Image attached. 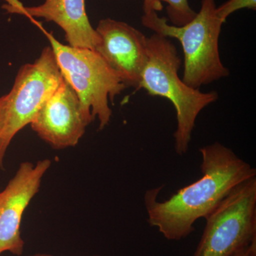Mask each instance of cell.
<instances>
[{"instance_id":"cell-1","label":"cell","mask_w":256,"mask_h":256,"mask_svg":"<svg viewBox=\"0 0 256 256\" xmlns=\"http://www.w3.org/2000/svg\"><path fill=\"white\" fill-rule=\"evenodd\" d=\"M202 176L180 188L168 200L160 201L162 188L146 191L148 222L166 240L178 242L194 230V224L205 218L236 186L256 176L254 166L220 142L200 149Z\"/></svg>"},{"instance_id":"cell-2","label":"cell","mask_w":256,"mask_h":256,"mask_svg":"<svg viewBox=\"0 0 256 256\" xmlns=\"http://www.w3.org/2000/svg\"><path fill=\"white\" fill-rule=\"evenodd\" d=\"M148 60L138 89L152 96L169 99L176 112L174 149L178 156L188 152L198 114L218 99L216 92H202L188 86L178 76L181 65L176 47L166 37L154 33L146 40Z\"/></svg>"},{"instance_id":"cell-3","label":"cell","mask_w":256,"mask_h":256,"mask_svg":"<svg viewBox=\"0 0 256 256\" xmlns=\"http://www.w3.org/2000/svg\"><path fill=\"white\" fill-rule=\"evenodd\" d=\"M216 8V0H202L195 18L182 26L169 24L166 18H160L156 12L144 13L142 18L146 28L181 43L184 56L182 80L193 88L228 75L220 58L218 40L224 22L217 16Z\"/></svg>"},{"instance_id":"cell-4","label":"cell","mask_w":256,"mask_h":256,"mask_svg":"<svg viewBox=\"0 0 256 256\" xmlns=\"http://www.w3.org/2000/svg\"><path fill=\"white\" fill-rule=\"evenodd\" d=\"M38 25L50 42L62 76L76 92L84 111L98 118L99 129H104L112 116L109 100L112 102L126 84L96 50L64 45Z\"/></svg>"},{"instance_id":"cell-5","label":"cell","mask_w":256,"mask_h":256,"mask_svg":"<svg viewBox=\"0 0 256 256\" xmlns=\"http://www.w3.org/2000/svg\"><path fill=\"white\" fill-rule=\"evenodd\" d=\"M192 256H234L256 240V176L236 186L207 216Z\"/></svg>"},{"instance_id":"cell-6","label":"cell","mask_w":256,"mask_h":256,"mask_svg":"<svg viewBox=\"0 0 256 256\" xmlns=\"http://www.w3.org/2000/svg\"><path fill=\"white\" fill-rule=\"evenodd\" d=\"M63 80L52 47L46 46L34 63L18 70L11 92L6 95L4 128L0 138V166L10 142L31 124L42 105Z\"/></svg>"},{"instance_id":"cell-7","label":"cell","mask_w":256,"mask_h":256,"mask_svg":"<svg viewBox=\"0 0 256 256\" xmlns=\"http://www.w3.org/2000/svg\"><path fill=\"white\" fill-rule=\"evenodd\" d=\"M92 120L82 108L76 92L63 78L56 90L42 105L31 126L52 148L64 149L76 146Z\"/></svg>"},{"instance_id":"cell-8","label":"cell","mask_w":256,"mask_h":256,"mask_svg":"<svg viewBox=\"0 0 256 256\" xmlns=\"http://www.w3.org/2000/svg\"><path fill=\"white\" fill-rule=\"evenodd\" d=\"M50 160H40L36 164L22 163L14 178L0 192V255L9 252L22 254L24 242L20 226L26 207L40 191L42 178L50 169Z\"/></svg>"},{"instance_id":"cell-9","label":"cell","mask_w":256,"mask_h":256,"mask_svg":"<svg viewBox=\"0 0 256 256\" xmlns=\"http://www.w3.org/2000/svg\"><path fill=\"white\" fill-rule=\"evenodd\" d=\"M99 37L96 52L122 79L138 90L148 60V37L128 24L107 18L96 28Z\"/></svg>"},{"instance_id":"cell-10","label":"cell","mask_w":256,"mask_h":256,"mask_svg":"<svg viewBox=\"0 0 256 256\" xmlns=\"http://www.w3.org/2000/svg\"><path fill=\"white\" fill-rule=\"evenodd\" d=\"M6 1L4 8L9 12L42 18L58 25L64 30L69 46L96 50L99 37L89 21L86 0H44L33 6H24L18 0Z\"/></svg>"},{"instance_id":"cell-11","label":"cell","mask_w":256,"mask_h":256,"mask_svg":"<svg viewBox=\"0 0 256 256\" xmlns=\"http://www.w3.org/2000/svg\"><path fill=\"white\" fill-rule=\"evenodd\" d=\"M162 2L168 4L166 13L170 22L174 26H184L196 16V12L192 9L188 0H144V13L161 11Z\"/></svg>"},{"instance_id":"cell-12","label":"cell","mask_w":256,"mask_h":256,"mask_svg":"<svg viewBox=\"0 0 256 256\" xmlns=\"http://www.w3.org/2000/svg\"><path fill=\"white\" fill-rule=\"evenodd\" d=\"M256 10V0H228L218 8H216V12L217 16L224 23L226 18L235 12L242 9Z\"/></svg>"},{"instance_id":"cell-13","label":"cell","mask_w":256,"mask_h":256,"mask_svg":"<svg viewBox=\"0 0 256 256\" xmlns=\"http://www.w3.org/2000/svg\"><path fill=\"white\" fill-rule=\"evenodd\" d=\"M5 110H6V95L0 97V138L4 128Z\"/></svg>"},{"instance_id":"cell-14","label":"cell","mask_w":256,"mask_h":256,"mask_svg":"<svg viewBox=\"0 0 256 256\" xmlns=\"http://www.w3.org/2000/svg\"><path fill=\"white\" fill-rule=\"evenodd\" d=\"M234 256H256V240L248 246L244 248Z\"/></svg>"},{"instance_id":"cell-15","label":"cell","mask_w":256,"mask_h":256,"mask_svg":"<svg viewBox=\"0 0 256 256\" xmlns=\"http://www.w3.org/2000/svg\"><path fill=\"white\" fill-rule=\"evenodd\" d=\"M32 256H52L50 255H46V254H36V255H34Z\"/></svg>"}]
</instances>
